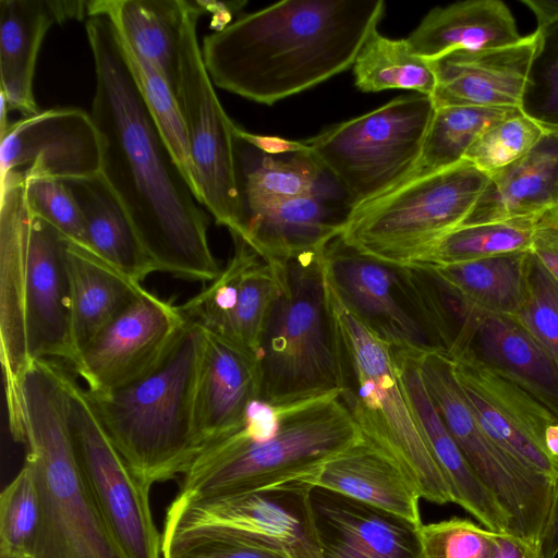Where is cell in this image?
Segmentation results:
<instances>
[{"mask_svg":"<svg viewBox=\"0 0 558 558\" xmlns=\"http://www.w3.org/2000/svg\"><path fill=\"white\" fill-rule=\"evenodd\" d=\"M86 34L101 175L125 207L155 271L213 281L221 269L209 246L207 216L149 112L117 28L106 16H90Z\"/></svg>","mask_w":558,"mask_h":558,"instance_id":"1","label":"cell"},{"mask_svg":"<svg viewBox=\"0 0 558 558\" xmlns=\"http://www.w3.org/2000/svg\"><path fill=\"white\" fill-rule=\"evenodd\" d=\"M385 12L383 0H284L203 39L214 85L264 105L353 66Z\"/></svg>","mask_w":558,"mask_h":558,"instance_id":"2","label":"cell"},{"mask_svg":"<svg viewBox=\"0 0 558 558\" xmlns=\"http://www.w3.org/2000/svg\"><path fill=\"white\" fill-rule=\"evenodd\" d=\"M59 361L33 360L21 385L25 462L34 472L41 523L32 558H128L82 472L72 430L69 383Z\"/></svg>","mask_w":558,"mask_h":558,"instance_id":"3","label":"cell"},{"mask_svg":"<svg viewBox=\"0 0 558 558\" xmlns=\"http://www.w3.org/2000/svg\"><path fill=\"white\" fill-rule=\"evenodd\" d=\"M364 440L339 391L282 405L271 438L254 439L243 423L204 446L172 502L311 485L327 462Z\"/></svg>","mask_w":558,"mask_h":558,"instance_id":"4","label":"cell"},{"mask_svg":"<svg viewBox=\"0 0 558 558\" xmlns=\"http://www.w3.org/2000/svg\"><path fill=\"white\" fill-rule=\"evenodd\" d=\"M204 331L185 319L149 372L117 390L87 396L111 441L148 488L181 476L199 447L195 398Z\"/></svg>","mask_w":558,"mask_h":558,"instance_id":"5","label":"cell"},{"mask_svg":"<svg viewBox=\"0 0 558 558\" xmlns=\"http://www.w3.org/2000/svg\"><path fill=\"white\" fill-rule=\"evenodd\" d=\"M327 294L340 397L364 439L405 474L421 498L453 502L411 409L392 347L345 307L328 281Z\"/></svg>","mask_w":558,"mask_h":558,"instance_id":"6","label":"cell"},{"mask_svg":"<svg viewBox=\"0 0 558 558\" xmlns=\"http://www.w3.org/2000/svg\"><path fill=\"white\" fill-rule=\"evenodd\" d=\"M325 250L284 265L283 284L259 345L258 399L270 404L288 405L339 391Z\"/></svg>","mask_w":558,"mask_h":558,"instance_id":"7","label":"cell"},{"mask_svg":"<svg viewBox=\"0 0 558 558\" xmlns=\"http://www.w3.org/2000/svg\"><path fill=\"white\" fill-rule=\"evenodd\" d=\"M488 181V174L463 160L355 210L339 236L381 263L418 267L444 235L464 222Z\"/></svg>","mask_w":558,"mask_h":558,"instance_id":"8","label":"cell"},{"mask_svg":"<svg viewBox=\"0 0 558 558\" xmlns=\"http://www.w3.org/2000/svg\"><path fill=\"white\" fill-rule=\"evenodd\" d=\"M435 110L429 96L403 95L304 143L338 183L352 214L388 194L410 173Z\"/></svg>","mask_w":558,"mask_h":558,"instance_id":"9","label":"cell"},{"mask_svg":"<svg viewBox=\"0 0 558 558\" xmlns=\"http://www.w3.org/2000/svg\"><path fill=\"white\" fill-rule=\"evenodd\" d=\"M420 369L435 409L477 478L506 512L514 533L539 546L553 506L555 480L526 466L485 434L447 354L423 353Z\"/></svg>","mask_w":558,"mask_h":558,"instance_id":"10","label":"cell"},{"mask_svg":"<svg viewBox=\"0 0 558 558\" xmlns=\"http://www.w3.org/2000/svg\"><path fill=\"white\" fill-rule=\"evenodd\" d=\"M311 485L169 505L162 550L192 538L246 544L286 558H323L313 524Z\"/></svg>","mask_w":558,"mask_h":558,"instance_id":"11","label":"cell"},{"mask_svg":"<svg viewBox=\"0 0 558 558\" xmlns=\"http://www.w3.org/2000/svg\"><path fill=\"white\" fill-rule=\"evenodd\" d=\"M189 15L179 50L175 94L184 119L199 203L216 223L235 233L241 220L234 149L235 124L223 110L196 35L203 8Z\"/></svg>","mask_w":558,"mask_h":558,"instance_id":"12","label":"cell"},{"mask_svg":"<svg viewBox=\"0 0 558 558\" xmlns=\"http://www.w3.org/2000/svg\"><path fill=\"white\" fill-rule=\"evenodd\" d=\"M77 459L95 501L128 558H162L149 492L132 472L74 375L69 383Z\"/></svg>","mask_w":558,"mask_h":558,"instance_id":"13","label":"cell"},{"mask_svg":"<svg viewBox=\"0 0 558 558\" xmlns=\"http://www.w3.org/2000/svg\"><path fill=\"white\" fill-rule=\"evenodd\" d=\"M325 270L340 301L383 341L436 352L417 316L411 266L381 263L338 236L325 250Z\"/></svg>","mask_w":558,"mask_h":558,"instance_id":"14","label":"cell"},{"mask_svg":"<svg viewBox=\"0 0 558 558\" xmlns=\"http://www.w3.org/2000/svg\"><path fill=\"white\" fill-rule=\"evenodd\" d=\"M184 323L179 306L143 289L84 347L72 369L90 393L122 388L158 364Z\"/></svg>","mask_w":558,"mask_h":558,"instance_id":"15","label":"cell"},{"mask_svg":"<svg viewBox=\"0 0 558 558\" xmlns=\"http://www.w3.org/2000/svg\"><path fill=\"white\" fill-rule=\"evenodd\" d=\"M232 240L234 250L226 268L179 310L184 319L259 361L262 336L283 284L284 266H274L243 240Z\"/></svg>","mask_w":558,"mask_h":558,"instance_id":"16","label":"cell"},{"mask_svg":"<svg viewBox=\"0 0 558 558\" xmlns=\"http://www.w3.org/2000/svg\"><path fill=\"white\" fill-rule=\"evenodd\" d=\"M0 140L1 181L100 173V136L90 113L82 109L39 110L10 123Z\"/></svg>","mask_w":558,"mask_h":558,"instance_id":"17","label":"cell"},{"mask_svg":"<svg viewBox=\"0 0 558 558\" xmlns=\"http://www.w3.org/2000/svg\"><path fill=\"white\" fill-rule=\"evenodd\" d=\"M460 301L448 356L514 383L558 417V363L513 316L483 311L462 295Z\"/></svg>","mask_w":558,"mask_h":558,"instance_id":"18","label":"cell"},{"mask_svg":"<svg viewBox=\"0 0 558 558\" xmlns=\"http://www.w3.org/2000/svg\"><path fill=\"white\" fill-rule=\"evenodd\" d=\"M451 361L485 434L526 466L556 480L558 460L547 451L545 434L558 417L527 391L490 369L465 360Z\"/></svg>","mask_w":558,"mask_h":558,"instance_id":"19","label":"cell"},{"mask_svg":"<svg viewBox=\"0 0 558 558\" xmlns=\"http://www.w3.org/2000/svg\"><path fill=\"white\" fill-rule=\"evenodd\" d=\"M25 183L1 182L0 201V360L12 438L22 436L21 385L31 363L24 314L29 210Z\"/></svg>","mask_w":558,"mask_h":558,"instance_id":"20","label":"cell"},{"mask_svg":"<svg viewBox=\"0 0 558 558\" xmlns=\"http://www.w3.org/2000/svg\"><path fill=\"white\" fill-rule=\"evenodd\" d=\"M65 244L66 239L60 232L31 214L24 287L29 360L64 361L72 366L76 352L72 340Z\"/></svg>","mask_w":558,"mask_h":558,"instance_id":"21","label":"cell"},{"mask_svg":"<svg viewBox=\"0 0 558 558\" xmlns=\"http://www.w3.org/2000/svg\"><path fill=\"white\" fill-rule=\"evenodd\" d=\"M308 501L323 558H425L421 525L318 486Z\"/></svg>","mask_w":558,"mask_h":558,"instance_id":"22","label":"cell"},{"mask_svg":"<svg viewBox=\"0 0 558 558\" xmlns=\"http://www.w3.org/2000/svg\"><path fill=\"white\" fill-rule=\"evenodd\" d=\"M351 210L342 193H315L280 201L241 220L232 238L243 240L274 266L324 251L338 238Z\"/></svg>","mask_w":558,"mask_h":558,"instance_id":"23","label":"cell"},{"mask_svg":"<svg viewBox=\"0 0 558 558\" xmlns=\"http://www.w3.org/2000/svg\"><path fill=\"white\" fill-rule=\"evenodd\" d=\"M537 31L519 43L483 50H456L435 62V108L447 106L520 108Z\"/></svg>","mask_w":558,"mask_h":558,"instance_id":"24","label":"cell"},{"mask_svg":"<svg viewBox=\"0 0 558 558\" xmlns=\"http://www.w3.org/2000/svg\"><path fill=\"white\" fill-rule=\"evenodd\" d=\"M392 353L413 414L451 490L453 504L493 532L514 533L508 515L477 478L435 409L420 369L424 352L392 347Z\"/></svg>","mask_w":558,"mask_h":558,"instance_id":"25","label":"cell"},{"mask_svg":"<svg viewBox=\"0 0 558 558\" xmlns=\"http://www.w3.org/2000/svg\"><path fill=\"white\" fill-rule=\"evenodd\" d=\"M204 331L195 398V429L199 450L238 430L252 401L259 398L257 357ZM198 450V451H199Z\"/></svg>","mask_w":558,"mask_h":558,"instance_id":"26","label":"cell"},{"mask_svg":"<svg viewBox=\"0 0 558 558\" xmlns=\"http://www.w3.org/2000/svg\"><path fill=\"white\" fill-rule=\"evenodd\" d=\"M88 16L87 1H0V94L9 110L27 117L39 111L34 96L37 56L48 29Z\"/></svg>","mask_w":558,"mask_h":558,"instance_id":"27","label":"cell"},{"mask_svg":"<svg viewBox=\"0 0 558 558\" xmlns=\"http://www.w3.org/2000/svg\"><path fill=\"white\" fill-rule=\"evenodd\" d=\"M558 209V133L546 132L522 158L489 175L461 226L538 217Z\"/></svg>","mask_w":558,"mask_h":558,"instance_id":"28","label":"cell"},{"mask_svg":"<svg viewBox=\"0 0 558 558\" xmlns=\"http://www.w3.org/2000/svg\"><path fill=\"white\" fill-rule=\"evenodd\" d=\"M509 8L499 0H466L432 9L405 38L429 62L456 50H483L519 43Z\"/></svg>","mask_w":558,"mask_h":558,"instance_id":"29","label":"cell"},{"mask_svg":"<svg viewBox=\"0 0 558 558\" xmlns=\"http://www.w3.org/2000/svg\"><path fill=\"white\" fill-rule=\"evenodd\" d=\"M196 7L187 0L87 1L88 17H108L124 45L158 68L174 90L184 26Z\"/></svg>","mask_w":558,"mask_h":558,"instance_id":"30","label":"cell"},{"mask_svg":"<svg viewBox=\"0 0 558 558\" xmlns=\"http://www.w3.org/2000/svg\"><path fill=\"white\" fill-rule=\"evenodd\" d=\"M234 149L241 220L283 199L315 193L343 194L311 153L269 155L241 138L235 130Z\"/></svg>","mask_w":558,"mask_h":558,"instance_id":"31","label":"cell"},{"mask_svg":"<svg viewBox=\"0 0 558 558\" xmlns=\"http://www.w3.org/2000/svg\"><path fill=\"white\" fill-rule=\"evenodd\" d=\"M65 265L70 286L72 340L77 359L84 347L144 288L141 282L92 250L69 240L65 244Z\"/></svg>","mask_w":558,"mask_h":558,"instance_id":"32","label":"cell"},{"mask_svg":"<svg viewBox=\"0 0 558 558\" xmlns=\"http://www.w3.org/2000/svg\"><path fill=\"white\" fill-rule=\"evenodd\" d=\"M311 486L330 489L422 525L413 483L366 440L327 462Z\"/></svg>","mask_w":558,"mask_h":558,"instance_id":"33","label":"cell"},{"mask_svg":"<svg viewBox=\"0 0 558 558\" xmlns=\"http://www.w3.org/2000/svg\"><path fill=\"white\" fill-rule=\"evenodd\" d=\"M62 181L81 209L89 250L138 282L155 272L125 207L101 173Z\"/></svg>","mask_w":558,"mask_h":558,"instance_id":"34","label":"cell"},{"mask_svg":"<svg viewBox=\"0 0 558 558\" xmlns=\"http://www.w3.org/2000/svg\"><path fill=\"white\" fill-rule=\"evenodd\" d=\"M435 109L416 163L388 194L462 162L468 149L484 132L522 112L515 107L447 106Z\"/></svg>","mask_w":558,"mask_h":558,"instance_id":"35","label":"cell"},{"mask_svg":"<svg viewBox=\"0 0 558 558\" xmlns=\"http://www.w3.org/2000/svg\"><path fill=\"white\" fill-rule=\"evenodd\" d=\"M529 258L524 251L429 268L476 307L514 316L525 298Z\"/></svg>","mask_w":558,"mask_h":558,"instance_id":"36","label":"cell"},{"mask_svg":"<svg viewBox=\"0 0 558 558\" xmlns=\"http://www.w3.org/2000/svg\"><path fill=\"white\" fill-rule=\"evenodd\" d=\"M356 87L365 93L409 89L432 97L437 84L433 64L417 56L407 39H391L375 29L352 66Z\"/></svg>","mask_w":558,"mask_h":558,"instance_id":"37","label":"cell"},{"mask_svg":"<svg viewBox=\"0 0 558 558\" xmlns=\"http://www.w3.org/2000/svg\"><path fill=\"white\" fill-rule=\"evenodd\" d=\"M538 217L460 226L444 235L418 267L453 265L530 251Z\"/></svg>","mask_w":558,"mask_h":558,"instance_id":"38","label":"cell"},{"mask_svg":"<svg viewBox=\"0 0 558 558\" xmlns=\"http://www.w3.org/2000/svg\"><path fill=\"white\" fill-rule=\"evenodd\" d=\"M122 44L149 112L197 197L185 123L175 90L158 68Z\"/></svg>","mask_w":558,"mask_h":558,"instance_id":"39","label":"cell"},{"mask_svg":"<svg viewBox=\"0 0 558 558\" xmlns=\"http://www.w3.org/2000/svg\"><path fill=\"white\" fill-rule=\"evenodd\" d=\"M40 523L37 483L32 466L24 462L0 496V554L32 558Z\"/></svg>","mask_w":558,"mask_h":558,"instance_id":"40","label":"cell"},{"mask_svg":"<svg viewBox=\"0 0 558 558\" xmlns=\"http://www.w3.org/2000/svg\"><path fill=\"white\" fill-rule=\"evenodd\" d=\"M537 46L520 110L546 132L558 133V20L536 28Z\"/></svg>","mask_w":558,"mask_h":558,"instance_id":"41","label":"cell"},{"mask_svg":"<svg viewBox=\"0 0 558 558\" xmlns=\"http://www.w3.org/2000/svg\"><path fill=\"white\" fill-rule=\"evenodd\" d=\"M546 131L520 112L484 132L468 149L464 160L492 175L525 156Z\"/></svg>","mask_w":558,"mask_h":558,"instance_id":"42","label":"cell"},{"mask_svg":"<svg viewBox=\"0 0 558 558\" xmlns=\"http://www.w3.org/2000/svg\"><path fill=\"white\" fill-rule=\"evenodd\" d=\"M513 317L558 363V281L531 252L525 298Z\"/></svg>","mask_w":558,"mask_h":558,"instance_id":"43","label":"cell"},{"mask_svg":"<svg viewBox=\"0 0 558 558\" xmlns=\"http://www.w3.org/2000/svg\"><path fill=\"white\" fill-rule=\"evenodd\" d=\"M24 194L32 215L51 225L66 240L88 248L81 209L64 181L28 179Z\"/></svg>","mask_w":558,"mask_h":558,"instance_id":"44","label":"cell"},{"mask_svg":"<svg viewBox=\"0 0 558 558\" xmlns=\"http://www.w3.org/2000/svg\"><path fill=\"white\" fill-rule=\"evenodd\" d=\"M425 558H490L493 531L461 518L420 526Z\"/></svg>","mask_w":558,"mask_h":558,"instance_id":"45","label":"cell"},{"mask_svg":"<svg viewBox=\"0 0 558 558\" xmlns=\"http://www.w3.org/2000/svg\"><path fill=\"white\" fill-rule=\"evenodd\" d=\"M162 558H286L246 544L217 539L192 538L173 543L162 550Z\"/></svg>","mask_w":558,"mask_h":558,"instance_id":"46","label":"cell"},{"mask_svg":"<svg viewBox=\"0 0 558 558\" xmlns=\"http://www.w3.org/2000/svg\"><path fill=\"white\" fill-rule=\"evenodd\" d=\"M530 252L558 281V209L537 218Z\"/></svg>","mask_w":558,"mask_h":558,"instance_id":"47","label":"cell"},{"mask_svg":"<svg viewBox=\"0 0 558 558\" xmlns=\"http://www.w3.org/2000/svg\"><path fill=\"white\" fill-rule=\"evenodd\" d=\"M490 558H543L539 546L511 532H493Z\"/></svg>","mask_w":558,"mask_h":558,"instance_id":"48","label":"cell"},{"mask_svg":"<svg viewBox=\"0 0 558 558\" xmlns=\"http://www.w3.org/2000/svg\"><path fill=\"white\" fill-rule=\"evenodd\" d=\"M236 134L259 150L269 155H289L311 153L308 146L301 141H292L278 136L257 135L236 126Z\"/></svg>","mask_w":558,"mask_h":558,"instance_id":"49","label":"cell"},{"mask_svg":"<svg viewBox=\"0 0 558 558\" xmlns=\"http://www.w3.org/2000/svg\"><path fill=\"white\" fill-rule=\"evenodd\" d=\"M543 558H556L558 555V476L555 480V493L549 520L539 542Z\"/></svg>","mask_w":558,"mask_h":558,"instance_id":"50","label":"cell"},{"mask_svg":"<svg viewBox=\"0 0 558 558\" xmlns=\"http://www.w3.org/2000/svg\"><path fill=\"white\" fill-rule=\"evenodd\" d=\"M535 15L537 27L558 20V0H522Z\"/></svg>","mask_w":558,"mask_h":558,"instance_id":"51","label":"cell"},{"mask_svg":"<svg viewBox=\"0 0 558 558\" xmlns=\"http://www.w3.org/2000/svg\"><path fill=\"white\" fill-rule=\"evenodd\" d=\"M545 446L549 454L558 460V421L547 428L545 434Z\"/></svg>","mask_w":558,"mask_h":558,"instance_id":"52","label":"cell"},{"mask_svg":"<svg viewBox=\"0 0 558 558\" xmlns=\"http://www.w3.org/2000/svg\"><path fill=\"white\" fill-rule=\"evenodd\" d=\"M9 107L7 100L2 94H0V133L4 132L9 126Z\"/></svg>","mask_w":558,"mask_h":558,"instance_id":"53","label":"cell"},{"mask_svg":"<svg viewBox=\"0 0 558 558\" xmlns=\"http://www.w3.org/2000/svg\"><path fill=\"white\" fill-rule=\"evenodd\" d=\"M0 558H13V557L0 554Z\"/></svg>","mask_w":558,"mask_h":558,"instance_id":"54","label":"cell"}]
</instances>
